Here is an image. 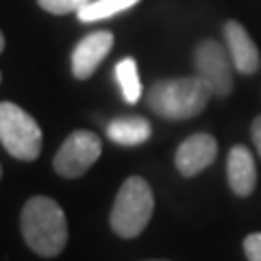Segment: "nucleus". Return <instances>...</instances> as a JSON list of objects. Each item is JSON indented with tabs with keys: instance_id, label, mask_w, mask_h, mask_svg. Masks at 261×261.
<instances>
[{
	"instance_id": "obj_9",
	"label": "nucleus",
	"mask_w": 261,
	"mask_h": 261,
	"mask_svg": "<svg viewBox=\"0 0 261 261\" xmlns=\"http://www.w3.org/2000/svg\"><path fill=\"white\" fill-rule=\"evenodd\" d=\"M113 33L111 31H94L85 35L76 44L72 53V74L79 81L89 79L96 72V68L105 61V57L113 48Z\"/></svg>"
},
{
	"instance_id": "obj_3",
	"label": "nucleus",
	"mask_w": 261,
	"mask_h": 261,
	"mask_svg": "<svg viewBox=\"0 0 261 261\" xmlns=\"http://www.w3.org/2000/svg\"><path fill=\"white\" fill-rule=\"evenodd\" d=\"M154 211L152 187L142 176H128L113 200L109 224L122 240H133L148 226Z\"/></svg>"
},
{
	"instance_id": "obj_5",
	"label": "nucleus",
	"mask_w": 261,
	"mask_h": 261,
	"mask_svg": "<svg viewBox=\"0 0 261 261\" xmlns=\"http://www.w3.org/2000/svg\"><path fill=\"white\" fill-rule=\"evenodd\" d=\"M196 76L205 81L214 96H228L233 89V61L226 46L216 39H202L194 50Z\"/></svg>"
},
{
	"instance_id": "obj_17",
	"label": "nucleus",
	"mask_w": 261,
	"mask_h": 261,
	"mask_svg": "<svg viewBox=\"0 0 261 261\" xmlns=\"http://www.w3.org/2000/svg\"><path fill=\"white\" fill-rule=\"evenodd\" d=\"M3 48H5V35H3V31H0V53H3Z\"/></svg>"
},
{
	"instance_id": "obj_14",
	"label": "nucleus",
	"mask_w": 261,
	"mask_h": 261,
	"mask_svg": "<svg viewBox=\"0 0 261 261\" xmlns=\"http://www.w3.org/2000/svg\"><path fill=\"white\" fill-rule=\"evenodd\" d=\"M44 11L53 15H65V13H76L81 7H85L89 0H37Z\"/></svg>"
},
{
	"instance_id": "obj_18",
	"label": "nucleus",
	"mask_w": 261,
	"mask_h": 261,
	"mask_svg": "<svg viewBox=\"0 0 261 261\" xmlns=\"http://www.w3.org/2000/svg\"><path fill=\"white\" fill-rule=\"evenodd\" d=\"M152 261H161V259H152Z\"/></svg>"
},
{
	"instance_id": "obj_4",
	"label": "nucleus",
	"mask_w": 261,
	"mask_h": 261,
	"mask_svg": "<svg viewBox=\"0 0 261 261\" xmlns=\"http://www.w3.org/2000/svg\"><path fill=\"white\" fill-rule=\"evenodd\" d=\"M0 144L11 157L35 161L42 152V128L13 102H0Z\"/></svg>"
},
{
	"instance_id": "obj_8",
	"label": "nucleus",
	"mask_w": 261,
	"mask_h": 261,
	"mask_svg": "<svg viewBox=\"0 0 261 261\" xmlns=\"http://www.w3.org/2000/svg\"><path fill=\"white\" fill-rule=\"evenodd\" d=\"M222 35H224L228 57H231V61H233V68L244 76L255 74L261 68V55H259L255 39L244 29V24H240L238 20L224 22Z\"/></svg>"
},
{
	"instance_id": "obj_19",
	"label": "nucleus",
	"mask_w": 261,
	"mask_h": 261,
	"mask_svg": "<svg viewBox=\"0 0 261 261\" xmlns=\"http://www.w3.org/2000/svg\"><path fill=\"white\" fill-rule=\"evenodd\" d=\"M0 174H3V170H0Z\"/></svg>"
},
{
	"instance_id": "obj_10",
	"label": "nucleus",
	"mask_w": 261,
	"mask_h": 261,
	"mask_svg": "<svg viewBox=\"0 0 261 261\" xmlns=\"http://www.w3.org/2000/svg\"><path fill=\"white\" fill-rule=\"evenodd\" d=\"M226 181L238 198H248L257 187V163L252 152L242 144H235L226 154Z\"/></svg>"
},
{
	"instance_id": "obj_15",
	"label": "nucleus",
	"mask_w": 261,
	"mask_h": 261,
	"mask_svg": "<svg viewBox=\"0 0 261 261\" xmlns=\"http://www.w3.org/2000/svg\"><path fill=\"white\" fill-rule=\"evenodd\" d=\"M244 255L248 261H261V233H250L244 238Z\"/></svg>"
},
{
	"instance_id": "obj_1",
	"label": "nucleus",
	"mask_w": 261,
	"mask_h": 261,
	"mask_svg": "<svg viewBox=\"0 0 261 261\" xmlns=\"http://www.w3.org/2000/svg\"><path fill=\"white\" fill-rule=\"evenodd\" d=\"M22 235L39 257H57L68 242V222L63 209L48 196H33L22 207Z\"/></svg>"
},
{
	"instance_id": "obj_2",
	"label": "nucleus",
	"mask_w": 261,
	"mask_h": 261,
	"mask_svg": "<svg viewBox=\"0 0 261 261\" xmlns=\"http://www.w3.org/2000/svg\"><path fill=\"white\" fill-rule=\"evenodd\" d=\"M214 96L198 76L163 79L148 89V107L163 120H190L207 107Z\"/></svg>"
},
{
	"instance_id": "obj_11",
	"label": "nucleus",
	"mask_w": 261,
	"mask_h": 261,
	"mask_svg": "<svg viewBox=\"0 0 261 261\" xmlns=\"http://www.w3.org/2000/svg\"><path fill=\"white\" fill-rule=\"evenodd\" d=\"M150 135H152L150 122L142 116L118 118L109 122L107 126V137L120 146H140L144 142H148Z\"/></svg>"
},
{
	"instance_id": "obj_12",
	"label": "nucleus",
	"mask_w": 261,
	"mask_h": 261,
	"mask_svg": "<svg viewBox=\"0 0 261 261\" xmlns=\"http://www.w3.org/2000/svg\"><path fill=\"white\" fill-rule=\"evenodd\" d=\"M116 81L122 89V98L128 105H135L142 98V81H140V70H137V61L133 57H124L116 63Z\"/></svg>"
},
{
	"instance_id": "obj_6",
	"label": "nucleus",
	"mask_w": 261,
	"mask_h": 261,
	"mask_svg": "<svg viewBox=\"0 0 261 261\" xmlns=\"http://www.w3.org/2000/svg\"><path fill=\"white\" fill-rule=\"evenodd\" d=\"M102 144L92 130H74L55 154V170L63 178H76L85 174L98 161Z\"/></svg>"
},
{
	"instance_id": "obj_16",
	"label": "nucleus",
	"mask_w": 261,
	"mask_h": 261,
	"mask_svg": "<svg viewBox=\"0 0 261 261\" xmlns=\"http://www.w3.org/2000/svg\"><path fill=\"white\" fill-rule=\"evenodd\" d=\"M250 137H252V144H255L259 157H261V116H257L255 120H252V124H250Z\"/></svg>"
},
{
	"instance_id": "obj_7",
	"label": "nucleus",
	"mask_w": 261,
	"mask_h": 261,
	"mask_svg": "<svg viewBox=\"0 0 261 261\" xmlns=\"http://www.w3.org/2000/svg\"><path fill=\"white\" fill-rule=\"evenodd\" d=\"M218 157V142L209 133H194L178 144L174 154V166L178 174L192 178L207 170Z\"/></svg>"
},
{
	"instance_id": "obj_13",
	"label": "nucleus",
	"mask_w": 261,
	"mask_h": 261,
	"mask_svg": "<svg viewBox=\"0 0 261 261\" xmlns=\"http://www.w3.org/2000/svg\"><path fill=\"white\" fill-rule=\"evenodd\" d=\"M142 0H89L85 7H81L76 11L79 20L81 22H100V20H107V18H113L122 11H128L133 9L135 5H140Z\"/></svg>"
}]
</instances>
